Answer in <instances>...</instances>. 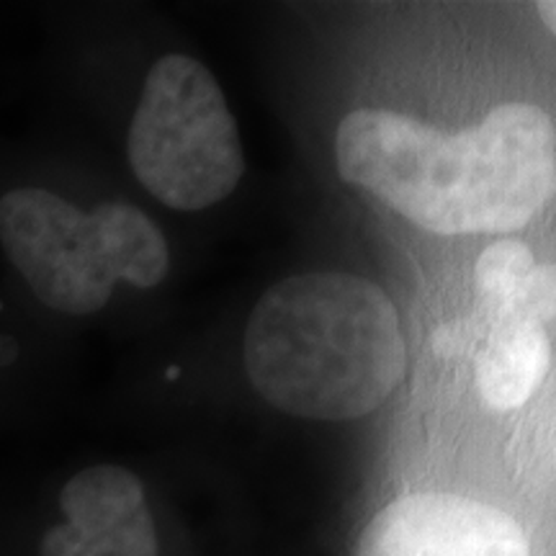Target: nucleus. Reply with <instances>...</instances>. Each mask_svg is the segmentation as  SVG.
<instances>
[{
	"instance_id": "f257e3e1",
	"label": "nucleus",
	"mask_w": 556,
	"mask_h": 556,
	"mask_svg": "<svg viewBox=\"0 0 556 556\" xmlns=\"http://www.w3.org/2000/svg\"><path fill=\"white\" fill-rule=\"evenodd\" d=\"M338 173L435 235L513 232L556 184L554 119L500 103L458 135L387 109H356L336 135Z\"/></svg>"
},
{
	"instance_id": "f03ea898",
	"label": "nucleus",
	"mask_w": 556,
	"mask_h": 556,
	"mask_svg": "<svg viewBox=\"0 0 556 556\" xmlns=\"http://www.w3.org/2000/svg\"><path fill=\"white\" fill-rule=\"evenodd\" d=\"M242 353L261 397L304 420L364 417L405 377V336L392 299L340 270L274 283L250 312Z\"/></svg>"
},
{
	"instance_id": "7ed1b4c3",
	"label": "nucleus",
	"mask_w": 556,
	"mask_h": 556,
	"mask_svg": "<svg viewBox=\"0 0 556 556\" xmlns=\"http://www.w3.org/2000/svg\"><path fill=\"white\" fill-rule=\"evenodd\" d=\"M0 255L34 304L65 319L101 315L119 283L152 289L170 268L168 240L142 208L86 206L34 178L0 189Z\"/></svg>"
},
{
	"instance_id": "20e7f679",
	"label": "nucleus",
	"mask_w": 556,
	"mask_h": 556,
	"mask_svg": "<svg viewBox=\"0 0 556 556\" xmlns=\"http://www.w3.org/2000/svg\"><path fill=\"white\" fill-rule=\"evenodd\" d=\"M127 160L160 204L201 212L238 189L245 157L217 78L189 54H165L144 78Z\"/></svg>"
},
{
	"instance_id": "39448f33",
	"label": "nucleus",
	"mask_w": 556,
	"mask_h": 556,
	"mask_svg": "<svg viewBox=\"0 0 556 556\" xmlns=\"http://www.w3.org/2000/svg\"><path fill=\"white\" fill-rule=\"evenodd\" d=\"M358 556H531L526 531L497 507L448 492L400 497L374 516Z\"/></svg>"
},
{
	"instance_id": "423d86ee",
	"label": "nucleus",
	"mask_w": 556,
	"mask_h": 556,
	"mask_svg": "<svg viewBox=\"0 0 556 556\" xmlns=\"http://www.w3.org/2000/svg\"><path fill=\"white\" fill-rule=\"evenodd\" d=\"M60 523L39 541V556H157L155 520L142 479L116 464L75 471L58 495Z\"/></svg>"
},
{
	"instance_id": "0eeeda50",
	"label": "nucleus",
	"mask_w": 556,
	"mask_h": 556,
	"mask_svg": "<svg viewBox=\"0 0 556 556\" xmlns=\"http://www.w3.org/2000/svg\"><path fill=\"white\" fill-rule=\"evenodd\" d=\"M556 270L554 263L533 268L510 304L490 319V338L477 364L484 405L495 413L523 407L544 384L554 361Z\"/></svg>"
},
{
	"instance_id": "6e6552de",
	"label": "nucleus",
	"mask_w": 556,
	"mask_h": 556,
	"mask_svg": "<svg viewBox=\"0 0 556 556\" xmlns=\"http://www.w3.org/2000/svg\"><path fill=\"white\" fill-rule=\"evenodd\" d=\"M536 266L531 248H526L523 242H492L477 261V294L482 299L484 315H492L503 304L513 302Z\"/></svg>"
},
{
	"instance_id": "1a4fd4ad",
	"label": "nucleus",
	"mask_w": 556,
	"mask_h": 556,
	"mask_svg": "<svg viewBox=\"0 0 556 556\" xmlns=\"http://www.w3.org/2000/svg\"><path fill=\"white\" fill-rule=\"evenodd\" d=\"M11 299L0 294V379L11 377L26 361V340L9 328Z\"/></svg>"
}]
</instances>
